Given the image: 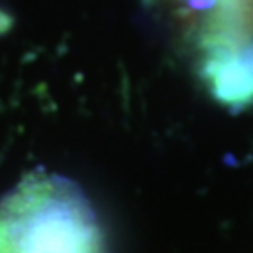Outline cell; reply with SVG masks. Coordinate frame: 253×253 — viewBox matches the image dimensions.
<instances>
[{"label": "cell", "instance_id": "obj_3", "mask_svg": "<svg viewBox=\"0 0 253 253\" xmlns=\"http://www.w3.org/2000/svg\"><path fill=\"white\" fill-rule=\"evenodd\" d=\"M252 15H253V0H252Z\"/></svg>", "mask_w": 253, "mask_h": 253}, {"label": "cell", "instance_id": "obj_2", "mask_svg": "<svg viewBox=\"0 0 253 253\" xmlns=\"http://www.w3.org/2000/svg\"><path fill=\"white\" fill-rule=\"evenodd\" d=\"M201 79L214 100L231 111L253 105V42L236 49L205 54Z\"/></svg>", "mask_w": 253, "mask_h": 253}, {"label": "cell", "instance_id": "obj_1", "mask_svg": "<svg viewBox=\"0 0 253 253\" xmlns=\"http://www.w3.org/2000/svg\"><path fill=\"white\" fill-rule=\"evenodd\" d=\"M0 253H109V248L73 182L32 172L0 199Z\"/></svg>", "mask_w": 253, "mask_h": 253}]
</instances>
